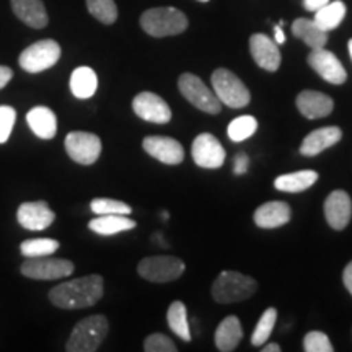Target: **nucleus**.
Returning <instances> with one entry per match:
<instances>
[{
  "label": "nucleus",
  "mask_w": 352,
  "mask_h": 352,
  "mask_svg": "<svg viewBox=\"0 0 352 352\" xmlns=\"http://www.w3.org/2000/svg\"><path fill=\"white\" fill-rule=\"evenodd\" d=\"M16 219L19 223L26 230L41 232L46 230L47 227L52 226L56 220V214L46 201H33L23 202L16 210Z\"/></svg>",
  "instance_id": "14"
},
{
  "label": "nucleus",
  "mask_w": 352,
  "mask_h": 352,
  "mask_svg": "<svg viewBox=\"0 0 352 352\" xmlns=\"http://www.w3.org/2000/svg\"><path fill=\"white\" fill-rule=\"evenodd\" d=\"M276 320H277V310H276V308L270 307L267 310H264V314L261 315V318H259L258 324L254 327V331H253V336H252V344L253 346H263L264 342L270 340L272 329H274Z\"/></svg>",
  "instance_id": "33"
},
{
  "label": "nucleus",
  "mask_w": 352,
  "mask_h": 352,
  "mask_svg": "<svg viewBox=\"0 0 352 352\" xmlns=\"http://www.w3.org/2000/svg\"><path fill=\"white\" fill-rule=\"evenodd\" d=\"M303 351L305 352H333L334 347L329 338L323 331H310L303 338Z\"/></svg>",
  "instance_id": "35"
},
{
  "label": "nucleus",
  "mask_w": 352,
  "mask_h": 352,
  "mask_svg": "<svg viewBox=\"0 0 352 352\" xmlns=\"http://www.w3.org/2000/svg\"><path fill=\"white\" fill-rule=\"evenodd\" d=\"M342 283H344L346 289L349 290L352 296V261L344 267V272H342Z\"/></svg>",
  "instance_id": "41"
},
{
  "label": "nucleus",
  "mask_w": 352,
  "mask_h": 352,
  "mask_svg": "<svg viewBox=\"0 0 352 352\" xmlns=\"http://www.w3.org/2000/svg\"><path fill=\"white\" fill-rule=\"evenodd\" d=\"M197 2H209V0H197Z\"/></svg>",
  "instance_id": "46"
},
{
  "label": "nucleus",
  "mask_w": 352,
  "mask_h": 352,
  "mask_svg": "<svg viewBox=\"0 0 352 352\" xmlns=\"http://www.w3.org/2000/svg\"><path fill=\"white\" fill-rule=\"evenodd\" d=\"M324 217L334 230H344L352 217V201L342 189H336L324 201Z\"/></svg>",
  "instance_id": "16"
},
{
  "label": "nucleus",
  "mask_w": 352,
  "mask_h": 352,
  "mask_svg": "<svg viewBox=\"0 0 352 352\" xmlns=\"http://www.w3.org/2000/svg\"><path fill=\"white\" fill-rule=\"evenodd\" d=\"M184 270V263L175 256L144 258L138 266L139 276L151 283H171L182 277Z\"/></svg>",
  "instance_id": "8"
},
{
  "label": "nucleus",
  "mask_w": 352,
  "mask_h": 352,
  "mask_svg": "<svg viewBox=\"0 0 352 352\" xmlns=\"http://www.w3.org/2000/svg\"><path fill=\"white\" fill-rule=\"evenodd\" d=\"M256 289L258 284L253 277L236 271H223L214 280L210 292L217 303H233L250 298Z\"/></svg>",
  "instance_id": "4"
},
{
  "label": "nucleus",
  "mask_w": 352,
  "mask_h": 352,
  "mask_svg": "<svg viewBox=\"0 0 352 352\" xmlns=\"http://www.w3.org/2000/svg\"><path fill=\"white\" fill-rule=\"evenodd\" d=\"M250 52H252L254 63L267 72H276L280 67L279 44L272 41L266 34L256 33L250 38Z\"/></svg>",
  "instance_id": "17"
},
{
  "label": "nucleus",
  "mask_w": 352,
  "mask_h": 352,
  "mask_svg": "<svg viewBox=\"0 0 352 352\" xmlns=\"http://www.w3.org/2000/svg\"><path fill=\"white\" fill-rule=\"evenodd\" d=\"M261 351L263 352H280V346L276 344V342H272V344H267V346L263 344Z\"/></svg>",
  "instance_id": "43"
},
{
  "label": "nucleus",
  "mask_w": 352,
  "mask_h": 352,
  "mask_svg": "<svg viewBox=\"0 0 352 352\" xmlns=\"http://www.w3.org/2000/svg\"><path fill=\"white\" fill-rule=\"evenodd\" d=\"M188 25V16L175 7H155L140 15V26L153 38L182 34L186 32Z\"/></svg>",
  "instance_id": "2"
},
{
  "label": "nucleus",
  "mask_w": 352,
  "mask_h": 352,
  "mask_svg": "<svg viewBox=\"0 0 352 352\" xmlns=\"http://www.w3.org/2000/svg\"><path fill=\"white\" fill-rule=\"evenodd\" d=\"M329 0H303V7L308 12H316L318 8H321L323 6H327Z\"/></svg>",
  "instance_id": "40"
},
{
  "label": "nucleus",
  "mask_w": 352,
  "mask_h": 352,
  "mask_svg": "<svg viewBox=\"0 0 352 352\" xmlns=\"http://www.w3.org/2000/svg\"><path fill=\"white\" fill-rule=\"evenodd\" d=\"M162 219H164V220L168 219V212H166V210H164V212H162Z\"/></svg>",
  "instance_id": "45"
},
{
  "label": "nucleus",
  "mask_w": 352,
  "mask_h": 352,
  "mask_svg": "<svg viewBox=\"0 0 352 352\" xmlns=\"http://www.w3.org/2000/svg\"><path fill=\"white\" fill-rule=\"evenodd\" d=\"M109 324L104 315H91L78 321L70 334L65 351L67 352H95L108 336Z\"/></svg>",
  "instance_id": "3"
},
{
  "label": "nucleus",
  "mask_w": 352,
  "mask_h": 352,
  "mask_svg": "<svg viewBox=\"0 0 352 352\" xmlns=\"http://www.w3.org/2000/svg\"><path fill=\"white\" fill-rule=\"evenodd\" d=\"M342 138V131L338 126H328L316 129L303 139L300 145V153L305 157H315L327 148L333 147Z\"/></svg>",
  "instance_id": "20"
},
{
  "label": "nucleus",
  "mask_w": 352,
  "mask_h": 352,
  "mask_svg": "<svg viewBox=\"0 0 352 352\" xmlns=\"http://www.w3.org/2000/svg\"><path fill=\"white\" fill-rule=\"evenodd\" d=\"M297 108L307 120H321L333 113V98L316 90H303L297 95Z\"/></svg>",
  "instance_id": "18"
},
{
  "label": "nucleus",
  "mask_w": 352,
  "mask_h": 352,
  "mask_svg": "<svg viewBox=\"0 0 352 352\" xmlns=\"http://www.w3.org/2000/svg\"><path fill=\"white\" fill-rule=\"evenodd\" d=\"M292 210L284 201H270L254 210V223L259 228H277L290 222Z\"/></svg>",
  "instance_id": "19"
},
{
  "label": "nucleus",
  "mask_w": 352,
  "mask_h": 352,
  "mask_svg": "<svg viewBox=\"0 0 352 352\" xmlns=\"http://www.w3.org/2000/svg\"><path fill=\"white\" fill-rule=\"evenodd\" d=\"M292 34L298 39H302L311 50H320L324 47L328 43V32L321 30L315 20L297 19L292 23Z\"/></svg>",
  "instance_id": "25"
},
{
  "label": "nucleus",
  "mask_w": 352,
  "mask_h": 352,
  "mask_svg": "<svg viewBox=\"0 0 352 352\" xmlns=\"http://www.w3.org/2000/svg\"><path fill=\"white\" fill-rule=\"evenodd\" d=\"M132 109L140 120L153 124H166L171 120V109L168 103L152 91H142L132 100Z\"/></svg>",
  "instance_id": "13"
},
{
  "label": "nucleus",
  "mask_w": 352,
  "mask_h": 352,
  "mask_svg": "<svg viewBox=\"0 0 352 352\" xmlns=\"http://www.w3.org/2000/svg\"><path fill=\"white\" fill-rule=\"evenodd\" d=\"M256 129H258L256 118L248 116V114H246V116L236 118V120H233L230 124H228L227 134L232 142H243V140L252 138L254 132H256Z\"/></svg>",
  "instance_id": "31"
},
{
  "label": "nucleus",
  "mask_w": 352,
  "mask_h": 352,
  "mask_svg": "<svg viewBox=\"0 0 352 352\" xmlns=\"http://www.w3.org/2000/svg\"><path fill=\"white\" fill-rule=\"evenodd\" d=\"M59 250V241L52 239H32L21 241L20 252L25 258H41L56 253Z\"/></svg>",
  "instance_id": "30"
},
{
  "label": "nucleus",
  "mask_w": 352,
  "mask_h": 352,
  "mask_svg": "<svg viewBox=\"0 0 352 352\" xmlns=\"http://www.w3.org/2000/svg\"><path fill=\"white\" fill-rule=\"evenodd\" d=\"M210 80L215 96L228 108H245L252 100L248 88L232 70L222 67L214 70Z\"/></svg>",
  "instance_id": "5"
},
{
  "label": "nucleus",
  "mask_w": 352,
  "mask_h": 352,
  "mask_svg": "<svg viewBox=\"0 0 352 352\" xmlns=\"http://www.w3.org/2000/svg\"><path fill=\"white\" fill-rule=\"evenodd\" d=\"M347 47H349V54H351V59H352V39H349V44H347Z\"/></svg>",
  "instance_id": "44"
},
{
  "label": "nucleus",
  "mask_w": 352,
  "mask_h": 352,
  "mask_svg": "<svg viewBox=\"0 0 352 352\" xmlns=\"http://www.w3.org/2000/svg\"><path fill=\"white\" fill-rule=\"evenodd\" d=\"M12 77H13V70L10 67H7V65H0V90H2V88L12 80Z\"/></svg>",
  "instance_id": "39"
},
{
  "label": "nucleus",
  "mask_w": 352,
  "mask_h": 352,
  "mask_svg": "<svg viewBox=\"0 0 352 352\" xmlns=\"http://www.w3.org/2000/svg\"><path fill=\"white\" fill-rule=\"evenodd\" d=\"M166 320H168V327L176 336L182 338L183 341H191V329H189L188 321V310L183 302L175 300L168 307V314H166Z\"/></svg>",
  "instance_id": "29"
},
{
  "label": "nucleus",
  "mask_w": 352,
  "mask_h": 352,
  "mask_svg": "<svg viewBox=\"0 0 352 352\" xmlns=\"http://www.w3.org/2000/svg\"><path fill=\"white\" fill-rule=\"evenodd\" d=\"M241 340H243V328L235 315L222 320V323L215 329V346L220 352L235 351Z\"/></svg>",
  "instance_id": "22"
},
{
  "label": "nucleus",
  "mask_w": 352,
  "mask_h": 352,
  "mask_svg": "<svg viewBox=\"0 0 352 352\" xmlns=\"http://www.w3.org/2000/svg\"><path fill=\"white\" fill-rule=\"evenodd\" d=\"M12 10L25 25L34 30H41L50 23L46 7L43 0H10Z\"/></svg>",
  "instance_id": "21"
},
{
  "label": "nucleus",
  "mask_w": 352,
  "mask_h": 352,
  "mask_svg": "<svg viewBox=\"0 0 352 352\" xmlns=\"http://www.w3.org/2000/svg\"><path fill=\"white\" fill-rule=\"evenodd\" d=\"M248 166H250V158L246 153L241 152L233 158V173L235 175H245L246 171H248Z\"/></svg>",
  "instance_id": "38"
},
{
  "label": "nucleus",
  "mask_w": 352,
  "mask_h": 352,
  "mask_svg": "<svg viewBox=\"0 0 352 352\" xmlns=\"http://www.w3.org/2000/svg\"><path fill=\"white\" fill-rule=\"evenodd\" d=\"M144 151L148 155L165 165H179L184 160L183 145L166 135H148L142 142Z\"/></svg>",
  "instance_id": "15"
},
{
  "label": "nucleus",
  "mask_w": 352,
  "mask_h": 352,
  "mask_svg": "<svg viewBox=\"0 0 352 352\" xmlns=\"http://www.w3.org/2000/svg\"><path fill=\"white\" fill-rule=\"evenodd\" d=\"M90 209L94 210L96 215H107V214L129 215L132 212L131 206H127L126 202L108 199V197H96V199L90 202Z\"/></svg>",
  "instance_id": "34"
},
{
  "label": "nucleus",
  "mask_w": 352,
  "mask_h": 352,
  "mask_svg": "<svg viewBox=\"0 0 352 352\" xmlns=\"http://www.w3.org/2000/svg\"><path fill=\"white\" fill-rule=\"evenodd\" d=\"M96 88H98V77H96L94 69L77 67L70 76V91L76 98H91Z\"/></svg>",
  "instance_id": "27"
},
{
  "label": "nucleus",
  "mask_w": 352,
  "mask_h": 352,
  "mask_svg": "<svg viewBox=\"0 0 352 352\" xmlns=\"http://www.w3.org/2000/svg\"><path fill=\"white\" fill-rule=\"evenodd\" d=\"M144 351L145 352H176L178 347L175 342L170 340L168 336L162 333H153L147 340L144 341Z\"/></svg>",
  "instance_id": "36"
},
{
  "label": "nucleus",
  "mask_w": 352,
  "mask_h": 352,
  "mask_svg": "<svg viewBox=\"0 0 352 352\" xmlns=\"http://www.w3.org/2000/svg\"><path fill=\"white\" fill-rule=\"evenodd\" d=\"M26 122L34 135L39 139H52L57 132V118L52 109L46 107H34L26 114Z\"/></svg>",
  "instance_id": "23"
},
{
  "label": "nucleus",
  "mask_w": 352,
  "mask_h": 352,
  "mask_svg": "<svg viewBox=\"0 0 352 352\" xmlns=\"http://www.w3.org/2000/svg\"><path fill=\"white\" fill-rule=\"evenodd\" d=\"M318 179V173L314 170H300L294 173L277 176L274 182V188L283 192H302L314 186Z\"/></svg>",
  "instance_id": "26"
},
{
  "label": "nucleus",
  "mask_w": 352,
  "mask_h": 352,
  "mask_svg": "<svg viewBox=\"0 0 352 352\" xmlns=\"http://www.w3.org/2000/svg\"><path fill=\"white\" fill-rule=\"evenodd\" d=\"M138 223L134 220L127 217V215H121V214H107V215H100L94 220H90L88 223V228L91 232L98 233V235H116V233L121 232H127L135 228Z\"/></svg>",
  "instance_id": "24"
},
{
  "label": "nucleus",
  "mask_w": 352,
  "mask_h": 352,
  "mask_svg": "<svg viewBox=\"0 0 352 352\" xmlns=\"http://www.w3.org/2000/svg\"><path fill=\"white\" fill-rule=\"evenodd\" d=\"M308 65L315 70L318 76L333 85H342L347 80L346 69L342 67L341 60L333 54L331 51H327L324 47L320 50H311L307 57Z\"/></svg>",
  "instance_id": "12"
},
{
  "label": "nucleus",
  "mask_w": 352,
  "mask_h": 352,
  "mask_svg": "<svg viewBox=\"0 0 352 352\" xmlns=\"http://www.w3.org/2000/svg\"><path fill=\"white\" fill-rule=\"evenodd\" d=\"M178 88L182 95L186 98L192 107H196L201 111L209 114H219L222 109L220 100L212 94V90L201 80L195 74L184 72L178 78Z\"/></svg>",
  "instance_id": "6"
},
{
  "label": "nucleus",
  "mask_w": 352,
  "mask_h": 352,
  "mask_svg": "<svg viewBox=\"0 0 352 352\" xmlns=\"http://www.w3.org/2000/svg\"><path fill=\"white\" fill-rule=\"evenodd\" d=\"M87 8L103 25H113L118 20V7L114 0H87Z\"/></svg>",
  "instance_id": "32"
},
{
  "label": "nucleus",
  "mask_w": 352,
  "mask_h": 352,
  "mask_svg": "<svg viewBox=\"0 0 352 352\" xmlns=\"http://www.w3.org/2000/svg\"><path fill=\"white\" fill-rule=\"evenodd\" d=\"M103 297V277L91 274L67 280L51 289L50 300L52 305L64 310L94 307Z\"/></svg>",
  "instance_id": "1"
},
{
  "label": "nucleus",
  "mask_w": 352,
  "mask_h": 352,
  "mask_svg": "<svg viewBox=\"0 0 352 352\" xmlns=\"http://www.w3.org/2000/svg\"><path fill=\"white\" fill-rule=\"evenodd\" d=\"M21 274L28 279L52 280L69 277L74 272V263L69 259L56 258H26V261L20 267Z\"/></svg>",
  "instance_id": "9"
},
{
  "label": "nucleus",
  "mask_w": 352,
  "mask_h": 352,
  "mask_svg": "<svg viewBox=\"0 0 352 352\" xmlns=\"http://www.w3.org/2000/svg\"><path fill=\"white\" fill-rule=\"evenodd\" d=\"M60 59V46L54 39L33 43L19 57L20 67L30 74H39L51 69Z\"/></svg>",
  "instance_id": "7"
},
{
  "label": "nucleus",
  "mask_w": 352,
  "mask_h": 352,
  "mask_svg": "<svg viewBox=\"0 0 352 352\" xmlns=\"http://www.w3.org/2000/svg\"><path fill=\"white\" fill-rule=\"evenodd\" d=\"M65 151L67 155L72 158L76 164L80 165H94L100 158L101 153V140L96 134L83 131H74L65 138Z\"/></svg>",
  "instance_id": "10"
},
{
  "label": "nucleus",
  "mask_w": 352,
  "mask_h": 352,
  "mask_svg": "<svg viewBox=\"0 0 352 352\" xmlns=\"http://www.w3.org/2000/svg\"><path fill=\"white\" fill-rule=\"evenodd\" d=\"M192 160L201 168H220L226 162V148L215 135L204 132L195 139L191 147Z\"/></svg>",
  "instance_id": "11"
},
{
  "label": "nucleus",
  "mask_w": 352,
  "mask_h": 352,
  "mask_svg": "<svg viewBox=\"0 0 352 352\" xmlns=\"http://www.w3.org/2000/svg\"><path fill=\"white\" fill-rule=\"evenodd\" d=\"M16 120V111L12 107L2 104L0 107V144H6L10 138L13 124Z\"/></svg>",
  "instance_id": "37"
},
{
  "label": "nucleus",
  "mask_w": 352,
  "mask_h": 352,
  "mask_svg": "<svg viewBox=\"0 0 352 352\" xmlns=\"http://www.w3.org/2000/svg\"><path fill=\"white\" fill-rule=\"evenodd\" d=\"M274 38H276L277 44H284L285 43V34H284V30H283V26H280V25L274 26Z\"/></svg>",
  "instance_id": "42"
},
{
  "label": "nucleus",
  "mask_w": 352,
  "mask_h": 352,
  "mask_svg": "<svg viewBox=\"0 0 352 352\" xmlns=\"http://www.w3.org/2000/svg\"><path fill=\"white\" fill-rule=\"evenodd\" d=\"M346 16V6L341 0L336 2H328L327 6H323L315 12V23L320 26L324 32H331L336 30L341 25V21Z\"/></svg>",
  "instance_id": "28"
}]
</instances>
